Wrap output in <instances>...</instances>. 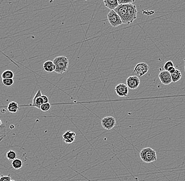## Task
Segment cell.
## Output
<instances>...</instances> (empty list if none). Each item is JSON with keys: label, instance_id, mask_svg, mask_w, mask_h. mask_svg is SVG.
Segmentation results:
<instances>
[{"label": "cell", "instance_id": "1", "mask_svg": "<svg viewBox=\"0 0 185 181\" xmlns=\"http://www.w3.org/2000/svg\"><path fill=\"white\" fill-rule=\"evenodd\" d=\"M53 61L55 66V73L62 75L68 70L69 66V60L66 57L64 56L56 57L54 59Z\"/></svg>", "mask_w": 185, "mask_h": 181}, {"label": "cell", "instance_id": "2", "mask_svg": "<svg viewBox=\"0 0 185 181\" xmlns=\"http://www.w3.org/2000/svg\"><path fill=\"white\" fill-rule=\"evenodd\" d=\"M140 158L145 163H151L156 161L157 154L155 150L147 147L141 150L140 153Z\"/></svg>", "mask_w": 185, "mask_h": 181}, {"label": "cell", "instance_id": "3", "mask_svg": "<svg viewBox=\"0 0 185 181\" xmlns=\"http://www.w3.org/2000/svg\"><path fill=\"white\" fill-rule=\"evenodd\" d=\"M108 21L113 27H116L122 25L123 23L121 18L114 10H110L107 14Z\"/></svg>", "mask_w": 185, "mask_h": 181}, {"label": "cell", "instance_id": "4", "mask_svg": "<svg viewBox=\"0 0 185 181\" xmlns=\"http://www.w3.org/2000/svg\"><path fill=\"white\" fill-rule=\"evenodd\" d=\"M137 10L136 6L133 4H128V11L127 14L125 24L129 25L136 20Z\"/></svg>", "mask_w": 185, "mask_h": 181}, {"label": "cell", "instance_id": "5", "mask_svg": "<svg viewBox=\"0 0 185 181\" xmlns=\"http://www.w3.org/2000/svg\"><path fill=\"white\" fill-rule=\"evenodd\" d=\"M149 70V66L147 63L144 62L139 63L135 66L133 70V74L138 78L143 77L146 75Z\"/></svg>", "mask_w": 185, "mask_h": 181}, {"label": "cell", "instance_id": "6", "mask_svg": "<svg viewBox=\"0 0 185 181\" xmlns=\"http://www.w3.org/2000/svg\"><path fill=\"white\" fill-rule=\"evenodd\" d=\"M101 124L105 129L111 130L116 126V120L114 117L106 116L101 120Z\"/></svg>", "mask_w": 185, "mask_h": 181}, {"label": "cell", "instance_id": "7", "mask_svg": "<svg viewBox=\"0 0 185 181\" xmlns=\"http://www.w3.org/2000/svg\"><path fill=\"white\" fill-rule=\"evenodd\" d=\"M140 81L138 77L136 75H131L126 80V85L128 88L131 90H135L140 86Z\"/></svg>", "mask_w": 185, "mask_h": 181}, {"label": "cell", "instance_id": "8", "mask_svg": "<svg viewBox=\"0 0 185 181\" xmlns=\"http://www.w3.org/2000/svg\"><path fill=\"white\" fill-rule=\"evenodd\" d=\"M115 91L116 94L117 95L118 97H127L129 93L127 85L124 83H120L117 85L115 88Z\"/></svg>", "mask_w": 185, "mask_h": 181}, {"label": "cell", "instance_id": "9", "mask_svg": "<svg viewBox=\"0 0 185 181\" xmlns=\"http://www.w3.org/2000/svg\"><path fill=\"white\" fill-rule=\"evenodd\" d=\"M158 77L163 84L167 85L170 84L173 82L171 75L168 71L166 70L160 72L159 74Z\"/></svg>", "mask_w": 185, "mask_h": 181}, {"label": "cell", "instance_id": "10", "mask_svg": "<svg viewBox=\"0 0 185 181\" xmlns=\"http://www.w3.org/2000/svg\"><path fill=\"white\" fill-rule=\"evenodd\" d=\"M42 95L41 91L39 90L33 97L32 104L30 105L31 106L36 107V108L40 109V106L44 104V101L42 97Z\"/></svg>", "mask_w": 185, "mask_h": 181}, {"label": "cell", "instance_id": "11", "mask_svg": "<svg viewBox=\"0 0 185 181\" xmlns=\"http://www.w3.org/2000/svg\"><path fill=\"white\" fill-rule=\"evenodd\" d=\"M76 133L74 131L68 130L63 135V139L67 144H71L74 143L75 139Z\"/></svg>", "mask_w": 185, "mask_h": 181}, {"label": "cell", "instance_id": "12", "mask_svg": "<svg viewBox=\"0 0 185 181\" xmlns=\"http://www.w3.org/2000/svg\"><path fill=\"white\" fill-rule=\"evenodd\" d=\"M105 6L110 10H114L119 5L118 0H103Z\"/></svg>", "mask_w": 185, "mask_h": 181}, {"label": "cell", "instance_id": "13", "mask_svg": "<svg viewBox=\"0 0 185 181\" xmlns=\"http://www.w3.org/2000/svg\"><path fill=\"white\" fill-rule=\"evenodd\" d=\"M43 66L44 70L48 73H52V72H55V66L52 61L49 60V61L45 62Z\"/></svg>", "mask_w": 185, "mask_h": 181}, {"label": "cell", "instance_id": "14", "mask_svg": "<svg viewBox=\"0 0 185 181\" xmlns=\"http://www.w3.org/2000/svg\"><path fill=\"white\" fill-rule=\"evenodd\" d=\"M20 106L18 103L15 102H11L9 103L7 106V110L9 112L11 113H17L19 111Z\"/></svg>", "mask_w": 185, "mask_h": 181}, {"label": "cell", "instance_id": "15", "mask_svg": "<svg viewBox=\"0 0 185 181\" xmlns=\"http://www.w3.org/2000/svg\"><path fill=\"white\" fill-rule=\"evenodd\" d=\"M171 77H172V81L173 83H176L179 81H180V79H182V75L181 72L180 70L176 69V71L171 75Z\"/></svg>", "mask_w": 185, "mask_h": 181}, {"label": "cell", "instance_id": "16", "mask_svg": "<svg viewBox=\"0 0 185 181\" xmlns=\"http://www.w3.org/2000/svg\"><path fill=\"white\" fill-rule=\"evenodd\" d=\"M12 166L15 170H19L23 166V162L22 160L17 158L12 161Z\"/></svg>", "mask_w": 185, "mask_h": 181}, {"label": "cell", "instance_id": "17", "mask_svg": "<svg viewBox=\"0 0 185 181\" xmlns=\"http://www.w3.org/2000/svg\"><path fill=\"white\" fill-rule=\"evenodd\" d=\"M1 77H2V79H13L14 77V74L13 72L11 70H5L2 73Z\"/></svg>", "mask_w": 185, "mask_h": 181}, {"label": "cell", "instance_id": "18", "mask_svg": "<svg viewBox=\"0 0 185 181\" xmlns=\"http://www.w3.org/2000/svg\"><path fill=\"white\" fill-rule=\"evenodd\" d=\"M17 153L13 150H10L7 153V158L8 160L13 161L14 160L16 159L17 158Z\"/></svg>", "mask_w": 185, "mask_h": 181}, {"label": "cell", "instance_id": "19", "mask_svg": "<svg viewBox=\"0 0 185 181\" xmlns=\"http://www.w3.org/2000/svg\"><path fill=\"white\" fill-rule=\"evenodd\" d=\"M0 123H1V127H0V133H1V140H2L4 137L6 136V126L5 124L2 123V120H0Z\"/></svg>", "mask_w": 185, "mask_h": 181}, {"label": "cell", "instance_id": "20", "mask_svg": "<svg viewBox=\"0 0 185 181\" xmlns=\"http://www.w3.org/2000/svg\"><path fill=\"white\" fill-rule=\"evenodd\" d=\"M2 83L5 87H11L13 85L14 81L13 79H2Z\"/></svg>", "mask_w": 185, "mask_h": 181}, {"label": "cell", "instance_id": "21", "mask_svg": "<svg viewBox=\"0 0 185 181\" xmlns=\"http://www.w3.org/2000/svg\"><path fill=\"white\" fill-rule=\"evenodd\" d=\"M52 105L50 103H44L40 106V110L43 112H47L50 110Z\"/></svg>", "mask_w": 185, "mask_h": 181}, {"label": "cell", "instance_id": "22", "mask_svg": "<svg viewBox=\"0 0 185 181\" xmlns=\"http://www.w3.org/2000/svg\"><path fill=\"white\" fill-rule=\"evenodd\" d=\"M174 66V65H173V63L172 61H168L166 62L164 66V70L168 71V69L170 68V67L174 66Z\"/></svg>", "mask_w": 185, "mask_h": 181}, {"label": "cell", "instance_id": "23", "mask_svg": "<svg viewBox=\"0 0 185 181\" xmlns=\"http://www.w3.org/2000/svg\"><path fill=\"white\" fill-rule=\"evenodd\" d=\"M136 0H118L119 4H133Z\"/></svg>", "mask_w": 185, "mask_h": 181}, {"label": "cell", "instance_id": "24", "mask_svg": "<svg viewBox=\"0 0 185 181\" xmlns=\"http://www.w3.org/2000/svg\"><path fill=\"white\" fill-rule=\"evenodd\" d=\"M12 180V178L10 175H2L1 174L0 181H11Z\"/></svg>", "mask_w": 185, "mask_h": 181}, {"label": "cell", "instance_id": "25", "mask_svg": "<svg viewBox=\"0 0 185 181\" xmlns=\"http://www.w3.org/2000/svg\"><path fill=\"white\" fill-rule=\"evenodd\" d=\"M176 69L175 66H172V67H170V68L168 69V71L169 72L170 75H172L176 71Z\"/></svg>", "mask_w": 185, "mask_h": 181}, {"label": "cell", "instance_id": "26", "mask_svg": "<svg viewBox=\"0 0 185 181\" xmlns=\"http://www.w3.org/2000/svg\"><path fill=\"white\" fill-rule=\"evenodd\" d=\"M42 97L44 101V103H49V97L45 95H42Z\"/></svg>", "mask_w": 185, "mask_h": 181}, {"label": "cell", "instance_id": "27", "mask_svg": "<svg viewBox=\"0 0 185 181\" xmlns=\"http://www.w3.org/2000/svg\"><path fill=\"white\" fill-rule=\"evenodd\" d=\"M1 111V113H2V114H5V113H6V110H5V109H2Z\"/></svg>", "mask_w": 185, "mask_h": 181}, {"label": "cell", "instance_id": "28", "mask_svg": "<svg viewBox=\"0 0 185 181\" xmlns=\"http://www.w3.org/2000/svg\"><path fill=\"white\" fill-rule=\"evenodd\" d=\"M184 61H185V67H184V69H185V58L184 59Z\"/></svg>", "mask_w": 185, "mask_h": 181}, {"label": "cell", "instance_id": "29", "mask_svg": "<svg viewBox=\"0 0 185 181\" xmlns=\"http://www.w3.org/2000/svg\"><path fill=\"white\" fill-rule=\"evenodd\" d=\"M11 181H15V180H13V179H12V180H11Z\"/></svg>", "mask_w": 185, "mask_h": 181}, {"label": "cell", "instance_id": "30", "mask_svg": "<svg viewBox=\"0 0 185 181\" xmlns=\"http://www.w3.org/2000/svg\"><path fill=\"white\" fill-rule=\"evenodd\" d=\"M83 1H88V0H83Z\"/></svg>", "mask_w": 185, "mask_h": 181}]
</instances>
